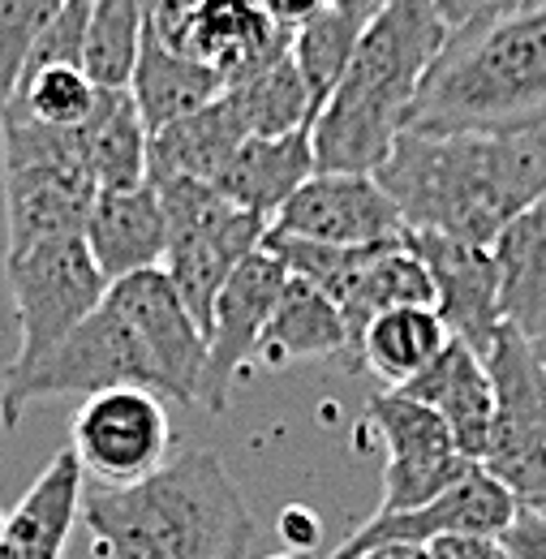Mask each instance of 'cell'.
I'll return each instance as SVG.
<instances>
[{"instance_id":"obj_1","label":"cell","mask_w":546,"mask_h":559,"mask_svg":"<svg viewBox=\"0 0 546 559\" xmlns=\"http://www.w3.org/2000/svg\"><path fill=\"white\" fill-rule=\"evenodd\" d=\"M375 181L396 203L405 233L474 246L546 194V134H401Z\"/></svg>"},{"instance_id":"obj_2","label":"cell","mask_w":546,"mask_h":559,"mask_svg":"<svg viewBox=\"0 0 546 559\" xmlns=\"http://www.w3.org/2000/svg\"><path fill=\"white\" fill-rule=\"evenodd\" d=\"M443 44L448 22L435 0H383L310 126L314 173H379L410 130L417 91Z\"/></svg>"},{"instance_id":"obj_3","label":"cell","mask_w":546,"mask_h":559,"mask_svg":"<svg viewBox=\"0 0 546 559\" xmlns=\"http://www.w3.org/2000/svg\"><path fill=\"white\" fill-rule=\"evenodd\" d=\"M410 130L546 134V0H525L448 31L417 91Z\"/></svg>"},{"instance_id":"obj_4","label":"cell","mask_w":546,"mask_h":559,"mask_svg":"<svg viewBox=\"0 0 546 559\" xmlns=\"http://www.w3.org/2000/svg\"><path fill=\"white\" fill-rule=\"evenodd\" d=\"M99 559H250L259 521L215 452H186L138 487L82 499Z\"/></svg>"},{"instance_id":"obj_5","label":"cell","mask_w":546,"mask_h":559,"mask_svg":"<svg viewBox=\"0 0 546 559\" xmlns=\"http://www.w3.org/2000/svg\"><path fill=\"white\" fill-rule=\"evenodd\" d=\"M0 168L9 219L4 254L86 233L99 186L86 168L82 130L39 126L13 108H0Z\"/></svg>"},{"instance_id":"obj_6","label":"cell","mask_w":546,"mask_h":559,"mask_svg":"<svg viewBox=\"0 0 546 559\" xmlns=\"http://www.w3.org/2000/svg\"><path fill=\"white\" fill-rule=\"evenodd\" d=\"M155 190H159V207H164V224H168L164 272L206 332L224 284L254 250H263V237L272 224L233 207L206 181L177 177V181H155Z\"/></svg>"},{"instance_id":"obj_7","label":"cell","mask_w":546,"mask_h":559,"mask_svg":"<svg viewBox=\"0 0 546 559\" xmlns=\"http://www.w3.org/2000/svg\"><path fill=\"white\" fill-rule=\"evenodd\" d=\"M4 280L17 310V357L4 370V379L35 370L108 297V280L95 267L82 237H61L4 254Z\"/></svg>"},{"instance_id":"obj_8","label":"cell","mask_w":546,"mask_h":559,"mask_svg":"<svg viewBox=\"0 0 546 559\" xmlns=\"http://www.w3.org/2000/svg\"><path fill=\"white\" fill-rule=\"evenodd\" d=\"M486 374L495 388V421L482 469L512 495L517 512L546 516V374L534 345L517 328H499L486 349Z\"/></svg>"},{"instance_id":"obj_9","label":"cell","mask_w":546,"mask_h":559,"mask_svg":"<svg viewBox=\"0 0 546 559\" xmlns=\"http://www.w3.org/2000/svg\"><path fill=\"white\" fill-rule=\"evenodd\" d=\"M108 388H151L159 392V374L138 328L104 297V306L52 349L35 370L17 379H0V426L13 430L26 405L52 396H95Z\"/></svg>"},{"instance_id":"obj_10","label":"cell","mask_w":546,"mask_h":559,"mask_svg":"<svg viewBox=\"0 0 546 559\" xmlns=\"http://www.w3.org/2000/svg\"><path fill=\"white\" fill-rule=\"evenodd\" d=\"M366 421L379 430V439L388 448L379 512L422 508L478 469V461H470L456 448L448 421L396 388H383L366 401Z\"/></svg>"},{"instance_id":"obj_11","label":"cell","mask_w":546,"mask_h":559,"mask_svg":"<svg viewBox=\"0 0 546 559\" xmlns=\"http://www.w3.org/2000/svg\"><path fill=\"white\" fill-rule=\"evenodd\" d=\"M168 443H173V426L159 392L108 388L82 401L69 452L99 487H138L168 465L164 461Z\"/></svg>"},{"instance_id":"obj_12","label":"cell","mask_w":546,"mask_h":559,"mask_svg":"<svg viewBox=\"0 0 546 559\" xmlns=\"http://www.w3.org/2000/svg\"><path fill=\"white\" fill-rule=\"evenodd\" d=\"M288 284L284 263L268 254V250H254L233 280L224 284L215 310H211V328H206V366H203V383H199V405L206 414H224L228 409V396H233V383L241 374L246 361H254L259 341H263V328L272 319L275 301Z\"/></svg>"},{"instance_id":"obj_13","label":"cell","mask_w":546,"mask_h":559,"mask_svg":"<svg viewBox=\"0 0 546 559\" xmlns=\"http://www.w3.org/2000/svg\"><path fill=\"white\" fill-rule=\"evenodd\" d=\"M108 301L134 323L142 345L151 349L155 374H159V396H173L194 409L206 366V332L190 314V306L181 301L168 272L155 267V272L112 280Z\"/></svg>"},{"instance_id":"obj_14","label":"cell","mask_w":546,"mask_h":559,"mask_svg":"<svg viewBox=\"0 0 546 559\" xmlns=\"http://www.w3.org/2000/svg\"><path fill=\"white\" fill-rule=\"evenodd\" d=\"M272 228L323 246H383L405 237V219L375 173H314L280 207Z\"/></svg>"},{"instance_id":"obj_15","label":"cell","mask_w":546,"mask_h":559,"mask_svg":"<svg viewBox=\"0 0 546 559\" xmlns=\"http://www.w3.org/2000/svg\"><path fill=\"white\" fill-rule=\"evenodd\" d=\"M512 516H517L512 495L478 465L465 483H456L452 490H443L439 499H430L422 508H410V512H375L328 559H357L366 556V551H375V547H392V543L430 547V543L456 538V534L499 538L512 525Z\"/></svg>"},{"instance_id":"obj_16","label":"cell","mask_w":546,"mask_h":559,"mask_svg":"<svg viewBox=\"0 0 546 559\" xmlns=\"http://www.w3.org/2000/svg\"><path fill=\"white\" fill-rule=\"evenodd\" d=\"M417 259L426 263L435 284V310L448 323V332L486 357L495 345L503 314H499V267L490 246L439 237V233H405Z\"/></svg>"},{"instance_id":"obj_17","label":"cell","mask_w":546,"mask_h":559,"mask_svg":"<svg viewBox=\"0 0 546 559\" xmlns=\"http://www.w3.org/2000/svg\"><path fill=\"white\" fill-rule=\"evenodd\" d=\"M82 241H86L95 267L104 272L108 284L164 267L168 224H164L155 181L146 177L134 190H104L95 199V211L86 219Z\"/></svg>"},{"instance_id":"obj_18","label":"cell","mask_w":546,"mask_h":559,"mask_svg":"<svg viewBox=\"0 0 546 559\" xmlns=\"http://www.w3.org/2000/svg\"><path fill=\"white\" fill-rule=\"evenodd\" d=\"M86 469L73 452H57L44 474L26 487L17 508L4 516L0 530V559H61L69 530L82 516Z\"/></svg>"},{"instance_id":"obj_19","label":"cell","mask_w":546,"mask_h":559,"mask_svg":"<svg viewBox=\"0 0 546 559\" xmlns=\"http://www.w3.org/2000/svg\"><path fill=\"white\" fill-rule=\"evenodd\" d=\"M288 44L293 35L275 26L259 0H203L186 35V52L219 73L224 86L272 66Z\"/></svg>"},{"instance_id":"obj_20","label":"cell","mask_w":546,"mask_h":559,"mask_svg":"<svg viewBox=\"0 0 546 559\" xmlns=\"http://www.w3.org/2000/svg\"><path fill=\"white\" fill-rule=\"evenodd\" d=\"M396 392H405L410 401H422L426 409H435L448 421L456 448L482 465L486 443H490V421H495V388H490L486 361L470 345L452 341L430 370H422L413 383L396 388Z\"/></svg>"},{"instance_id":"obj_21","label":"cell","mask_w":546,"mask_h":559,"mask_svg":"<svg viewBox=\"0 0 546 559\" xmlns=\"http://www.w3.org/2000/svg\"><path fill=\"white\" fill-rule=\"evenodd\" d=\"M314 177V139L310 126L280 134V139H250L228 159V168L211 181L233 207L250 211L272 224L280 207Z\"/></svg>"},{"instance_id":"obj_22","label":"cell","mask_w":546,"mask_h":559,"mask_svg":"<svg viewBox=\"0 0 546 559\" xmlns=\"http://www.w3.org/2000/svg\"><path fill=\"white\" fill-rule=\"evenodd\" d=\"M319 357H344L353 366L348 349V328H344L341 306L323 297L314 284L288 276L272 319L263 328V341L254 361L268 370H284L293 361H319Z\"/></svg>"},{"instance_id":"obj_23","label":"cell","mask_w":546,"mask_h":559,"mask_svg":"<svg viewBox=\"0 0 546 559\" xmlns=\"http://www.w3.org/2000/svg\"><path fill=\"white\" fill-rule=\"evenodd\" d=\"M130 95H134L146 130L155 134V130H164V126L199 112L206 104H215L224 95V78L215 70H206L203 61H194L190 52L168 48L151 31V22H146L134 78H130Z\"/></svg>"},{"instance_id":"obj_24","label":"cell","mask_w":546,"mask_h":559,"mask_svg":"<svg viewBox=\"0 0 546 559\" xmlns=\"http://www.w3.org/2000/svg\"><path fill=\"white\" fill-rule=\"evenodd\" d=\"M241 142L250 134L241 130V121L233 117L228 99L219 95L215 104H206L199 112L164 126L151 134V151H146V177L151 181H215L228 159L241 151Z\"/></svg>"},{"instance_id":"obj_25","label":"cell","mask_w":546,"mask_h":559,"mask_svg":"<svg viewBox=\"0 0 546 559\" xmlns=\"http://www.w3.org/2000/svg\"><path fill=\"white\" fill-rule=\"evenodd\" d=\"M499 267V314L525 341L546 332V194L521 211L490 246Z\"/></svg>"},{"instance_id":"obj_26","label":"cell","mask_w":546,"mask_h":559,"mask_svg":"<svg viewBox=\"0 0 546 559\" xmlns=\"http://www.w3.org/2000/svg\"><path fill=\"white\" fill-rule=\"evenodd\" d=\"M452 341L456 336L448 332V323L439 319L435 306L388 310V314H379L361 332L357 366H366L370 374H379L388 388H405L422 370H430Z\"/></svg>"},{"instance_id":"obj_27","label":"cell","mask_w":546,"mask_h":559,"mask_svg":"<svg viewBox=\"0 0 546 559\" xmlns=\"http://www.w3.org/2000/svg\"><path fill=\"white\" fill-rule=\"evenodd\" d=\"M82 151L86 168L104 190H134L146 181V151H151V130L138 112L130 86H104L95 117L82 126Z\"/></svg>"},{"instance_id":"obj_28","label":"cell","mask_w":546,"mask_h":559,"mask_svg":"<svg viewBox=\"0 0 546 559\" xmlns=\"http://www.w3.org/2000/svg\"><path fill=\"white\" fill-rule=\"evenodd\" d=\"M224 99H228L233 117L241 121V130L250 139H280V134L314 126V99H310V86L297 70L293 52H284L272 66L228 82Z\"/></svg>"},{"instance_id":"obj_29","label":"cell","mask_w":546,"mask_h":559,"mask_svg":"<svg viewBox=\"0 0 546 559\" xmlns=\"http://www.w3.org/2000/svg\"><path fill=\"white\" fill-rule=\"evenodd\" d=\"M405 306H435V284L426 263L417 259V250L410 246V237L401 241H388L366 276L357 280V288L348 293V301L341 306L344 328H348V349H353V366H357V345H361V332L388 314V310H405Z\"/></svg>"},{"instance_id":"obj_30","label":"cell","mask_w":546,"mask_h":559,"mask_svg":"<svg viewBox=\"0 0 546 559\" xmlns=\"http://www.w3.org/2000/svg\"><path fill=\"white\" fill-rule=\"evenodd\" d=\"M146 17H151V0H91L82 70L99 86H130Z\"/></svg>"},{"instance_id":"obj_31","label":"cell","mask_w":546,"mask_h":559,"mask_svg":"<svg viewBox=\"0 0 546 559\" xmlns=\"http://www.w3.org/2000/svg\"><path fill=\"white\" fill-rule=\"evenodd\" d=\"M383 246H388V241H383ZM383 246H323V241H306V237L275 233V228H268V237H263V250L284 263L288 276L314 284V288H319L323 297H332L336 306L348 301V293L357 288V280L366 276L370 259H375Z\"/></svg>"},{"instance_id":"obj_32","label":"cell","mask_w":546,"mask_h":559,"mask_svg":"<svg viewBox=\"0 0 546 559\" xmlns=\"http://www.w3.org/2000/svg\"><path fill=\"white\" fill-rule=\"evenodd\" d=\"M104 86L82 70V66H48L22 78L17 95L4 104L39 126H57V130H82L95 108H99Z\"/></svg>"},{"instance_id":"obj_33","label":"cell","mask_w":546,"mask_h":559,"mask_svg":"<svg viewBox=\"0 0 546 559\" xmlns=\"http://www.w3.org/2000/svg\"><path fill=\"white\" fill-rule=\"evenodd\" d=\"M361 31H366V22H357L353 13H344L341 4H332L323 17H314L310 26H301L293 35V48L288 52H293L297 70L306 78V86H310L314 117L328 104V95L336 91L344 66H348V57H353V48L361 39Z\"/></svg>"},{"instance_id":"obj_34","label":"cell","mask_w":546,"mask_h":559,"mask_svg":"<svg viewBox=\"0 0 546 559\" xmlns=\"http://www.w3.org/2000/svg\"><path fill=\"white\" fill-rule=\"evenodd\" d=\"M66 0H0V108L17 95L35 44L52 26Z\"/></svg>"},{"instance_id":"obj_35","label":"cell","mask_w":546,"mask_h":559,"mask_svg":"<svg viewBox=\"0 0 546 559\" xmlns=\"http://www.w3.org/2000/svg\"><path fill=\"white\" fill-rule=\"evenodd\" d=\"M86 22H91V0H66L61 13L52 17V26L44 31V39L35 44V57L26 73L48 70V66H82L86 52ZM22 73V78H26Z\"/></svg>"},{"instance_id":"obj_36","label":"cell","mask_w":546,"mask_h":559,"mask_svg":"<svg viewBox=\"0 0 546 559\" xmlns=\"http://www.w3.org/2000/svg\"><path fill=\"white\" fill-rule=\"evenodd\" d=\"M499 543H503L517 559H546V516L517 512L512 525L499 534Z\"/></svg>"},{"instance_id":"obj_37","label":"cell","mask_w":546,"mask_h":559,"mask_svg":"<svg viewBox=\"0 0 546 559\" xmlns=\"http://www.w3.org/2000/svg\"><path fill=\"white\" fill-rule=\"evenodd\" d=\"M430 559H517L499 538L486 534H456V538H439L430 543Z\"/></svg>"},{"instance_id":"obj_38","label":"cell","mask_w":546,"mask_h":559,"mask_svg":"<svg viewBox=\"0 0 546 559\" xmlns=\"http://www.w3.org/2000/svg\"><path fill=\"white\" fill-rule=\"evenodd\" d=\"M263 9H268V17H272L280 31H288V35H297L301 26H310L314 17H323L336 0H259Z\"/></svg>"},{"instance_id":"obj_39","label":"cell","mask_w":546,"mask_h":559,"mask_svg":"<svg viewBox=\"0 0 546 559\" xmlns=\"http://www.w3.org/2000/svg\"><path fill=\"white\" fill-rule=\"evenodd\" d=\"M280 534H284L288 551H314V547H319V538H323L319 516H314L310 508H297V503L280 512Z\"/></svg>"},{"instance_id":"obj_40","label":"cell","mask_w":546,"mask_h":559,"mask_svg":"<svg viewBox=\"0 0 546 559\" xmlns=\"http://www.w3.org/2000/svg\"><path fill=\"white\" fill-rule=\"evenodd\" d=\"M336 4H341L344 13H353L357 22H370V17L379 13V4H383V0H336Z\"/></svg>"},{"instance_id":"obj_41","label":"cell","mask_w":546,"mask_h":559,"mask_svg":"<svg viewBox=\"0 0 546 559\" xmlns=\"http://www.w3.org/2000/svg\"><path fill=\"white\" fill-rule=\"evenodd\" d=\"M530 345H534V357H538V366H543V374H546V332L538 341H530Z\"/></svg>"},{"instance_id":"obj_42","label":"cell","mask_w":546,"mask_h":559,"mask_svg":"<svg viewBox=\"0 0 546 559\" xmlns=\"http://www.w3.org/2000/svg\"><path fill=\"white\" fill-rule=\"evenodd\" d=\"M268 559H314V551H280V556H268Z\"/></svg>"},{"instance_id":"obj_43","label":"cell","mask_w":546,"mask_h":559,"mask_svg":"<svg viewBox=\"0 0 546 559\" xmlns=\"http://www.w3.org/2000/svg\"><path fill=\"white\" fill-rule=\"evenodd\" d=\"M0 530H4V512H0Z\"/></svg>"}]
</instances>
